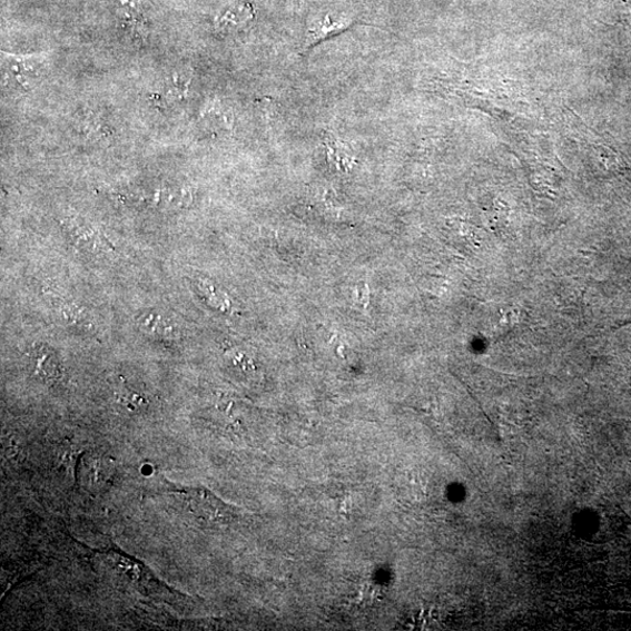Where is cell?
I'll return each instance as SVG.
<instances>
[{"label":"cell","mask_w":631,"mask_h":631,"mask_svg":"<svg viewBox=\"0 0 631 631\" xmlns=\"http://www.w3.org/2000/svg\"><path fill=\"white\" fill-rule=\"evenodd\" d=\"M184 499L194 516L207 528L223 529L241 521L240 510L204 487H181L175 491Z\"/></svg>","instance_id":"obj_1"},{"label":"cell","mask_w":631,"mask_h":631,"mask_svg":"<svg viewBox=\"0 0 631 631\" xmlns=\"http://www.w3.org/2000/svg\"><path fill=\"white\" fill-rule=\"evenodd\" d=\"M355 22L353 16L342 12H325L314 17L304 39V51H309L322 41L348 30Z\"/></svg>","instance_id":"obj_2"},{"label":"cell","mask_w":631,"mask_h":631,"mask_svg":"<svg viewBox=\"0 0 631 631\" xmlns=\"http://www.w3.org/2000/svg\"><path fill=\"white\" fill-rule=\"evenodd\" d=\"M322 148L331 168L342 175H348L357 166V152L335 131H325L322 136Z\"/></svg>","instance_id":"obj_3"},{"label":"cell","mask_w":631,"mask_h":631,"mask_svg":"<svg viewBox=\"0 0 631 631\" xmlns=\"http://www.w3.org/2000/svg\"><path fill=\"white\" fill-rule=\"evenodd\" d=\"M7 73L23 89H31L42 77L45 60L41 56H10L3 53Z\"/></svg>","instance_id":"obj_4"},{"label":"cell","mask_w":631,"mask_h":631,"mask_svg":"<svg viewBox=\"0 0 631 631\" xmlns=\"http://www.w3.org/2000/svg\"><path fill=\"white\" fill-rule=\"evenodd\" d=\"M33 376L46 384H58L63 379V368L53 351L45 345L34 346L29 354Z\"/></svg>","instance_id":"obj_5"},{"label":"cell","mask_w":631,"mask_h":631,"mask_svg":"<svg viewBox=\"0 0 631 631\" xmlns=\"http://www.w3.org/2000/svg\"><path fill=\"white\" fill-rule=\"evenodd\" d=\"M62 227L69 239L80 248L98 253L110 247V244L99 230L81 219L66 218L62 220Z\"/></svg>","instance_id":"obj_6"},{"label":"cell","mask_w":631,"mask_h":631,"mask_svg":"<svg viewBox=\"0 0 631 631\" xmlns=\"http://www.w3.org/2000/svg\"><path fill=\"white\" fill-rule=\"evenodd\" d=\"M255 17V9L248 2L228 7L215 19V29L221 36L236 34L249 26Z\"/></svg>","instance_id":"obj_7"},{"label":"cell","mask_w":631,"mask_h":631,"mask_svg":"<svg viewBox=\"0 0 631 631\" xmlns=\"http://www.w3.org/2000/svg\"><path fill=\"white\" fill-rule=\"evenodd\" d=\"M82 481L91 491L106 490L114 477L108 460L91 456L83 461Z\"/></svg>","instance_id":"obj_8"},{"label":"cell","mask_w":631,"mask_h":631,"mask_svg":"<svg viewBox=\"0 0 631 631\" xmlns=\"http://www.w3.org/2000/svg\"><path fill=\"white\" fill-rule=\"evenodd\" d=\"M140 326L144 327L146 333L152 334L161 339H176L178 337V331L175 324L159 315H150L147 318H144Z\"/></svg>","instance_id":"obj_9"},{"label":"cell","mask_w":631,"mask_h":631,"mask_svg":"<svg viewBox=\"0 0 631 631\" xmlns=\"http://www.w3.org/2000/svg\"><path fill=\"white\" fill-rule=\"evenodd\" d=\"M112 3L126 21H138L140 10H142V0H112Z\"/></svg>","instance_id":"obj_10"},{"label":"cell","mask_w":631,"mask_h":631,"mask_svg":"<svg viewBox=\"0 0 631 631\" xmlns=\"http://www.w3.org/2000/svg\"><path fill=\"white\" fill-rule=\"evenodd\" d=\"M121 402L131 411L147 406V402L139 394L128 391L121 397Z\"/></svg>","instance_id":"obj_11"}]
</instances>
